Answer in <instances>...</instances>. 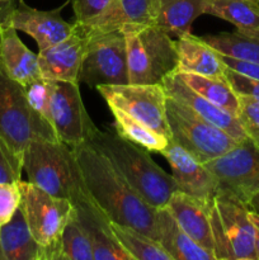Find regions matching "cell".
I'll return each mask as SVG.
<instances>
[{
  "mask_svg": "<svg viewBox=\"0 0 259 260\" xmlns=\"http://www.w3.org/2000/svg\"><path fill=\"white\" fill-rule=\"evenodd\" d=\"M88 30L90 38L79 74V84L84 83L95 89L99 85L128 84L123 32L121 29Z\"/></svg>",
  "mask_w": 259,
  "mask_h": 260,
  "instance_id": "9c48e42d",
  "label": "cell"
},
{
  "mask_svg": "<svg viewBox=\"0 0 259 260\" xmlns=\"http://www.w3.org/2000/svg\"><path fill=\"white\" fill-rule=\"evenodd\" d=\"M96 89L109 109H119L170 140L167 119L168 95L161 84L128 83L99 85Z\"/></svg>",
  "mask_w": 259,
  "mask_h": 260,
  "instance_id": "30bf717a",
  "label": "cell"
},
{
  "mask_svg": "<svg viewBox=\"0 0 259 260\" xmlns=\"http://www.w3.org/2000/svg\"><path fill=\"white\" fill-rule=\"evenodd\" d=\"M58 260H93V248L89 236L75 215L69 221L61 235Z\"/></svg>",
  "mask_w": 259,
  "mask_h": 260,
  "instance_id": "f546056e",
  "label": "cell"
},
{
  "mask_svg": "<svg viewBox=\"0 0 259 260\" xmlns=\"http://www.w3.org/2000/svg\"><path fill=\"white\" fill-rule=\"evenodd\" d=\"M50 108L56 137L70 147L89 141L98 129L84 106L79 83L51 80Z\"/></svg>",
  "mask_w": 259,
  "mask_h": 260,
  "instance_id": "7c38bea8",
  "label": "cell"
},
{
  "mask_svg": "<svg viewBox=\"0 0 259 260\" xmlns=\"http://www.w3.org/2000/svg\"><path fill=\"white\" fill-rule=\"evenodd\" d=\"M20 188L17 183L0 184V226L12 220L20 206Z\"/></svg>",
  "mask_w": 259,
  "mask_h": 260,
  "instance_id": "836d02e7",
  "label": "cell"
},
{
  "mask_svg": "<svg viewBox=\"0 0 259 260\" xmlns=\"http://www.w3.org/2000/svg\"><path fill=\"white\" fill-rule=\"evenodd\" d=\"M17 32L12 25H5L3 29L0 65L12 80L25 86L43 76L38 63V53L32 52L18 37Z\"/></svg>",
  "mask_w": 259,
  "mask_h": 260,
  "instance_id": "ffe728a7",
  "label": "cell"
},
{
  "mask_svg": "<svg viewBox=\"0 0 259 260\" xmlns=\"http://www.w3.org/2000/svg\"><path fill=\"white\" fill-rule=\"evenodd\" d=\"M75 216L93 248V260H132L112 230L111 220L93 200L74 205Z\"/></svg>",
  "mask_w": 259,
  "mask_h": 260,
  "instance_id": "e0dca14e",
  "label": "cell"
},
{
  "mask_svg": "<svg viewBox=\"0 0 259 260\" xmlns=\"http://www.w3.org/2000/svg\"><path fill=\"white\" fill-rule=\"evenodd\" d=\"M65 4L52 10H40L29 7L23 0H17L9 15V25L27 33L36 41L38 50H45L74 33L75 22L69 23L61 17Z\"/></svg>",
  "mask_w": 259,
  "mask_h": 260,
  "instance_id": "4fadbf2b",
  "label": "cell"
},
{
  "mask_svg": "<svg viewBox=\"0 0 259 260\" xmlns=\"http://www.w3.org/2000/svg\"><path fill=\"white\" fill-rule=\"evenodd\" d=\"M91 200L112 222L130 226L157 241L156 213L122 177L111 160L89 141L71 147Z\"/></svg>",
  "mask_w": 259,
  "mask_h": 260,
  "instance_id": "6da1fadb",
  "label": "cell"
},
{
  "mask_svg": "<svg viewBox=\"0 0 259 260\" xmlns=\"http://www.w3.org/2000/svg\"><path fill=\"white\" fill-rule=\"evenodd\" d=\"M165 207L169 210L178 225L196 243L215 255V244L208 215V201L175 190Z\"/></svg>",
  "mask_w": 259,
  "mask_h": 260,
  "instance_id": "ac0fdd59",
  "label": "cell"
},
{
  "mask_svg": "<svg viewBox=\"0 0 259 260\" xmlns=\"http://www.w3.org/2000/svg\"><path fill=\"white\" fill-rule=\"evenodd\" d=\"M157 27L177 37L192 32L193 22L205 14L208 0H159Z\"/></svg>",
  "mask_w": 259,
  "mask_h": 260,
  "instance_id": "d4e9b609",
  "label": "cell"
},
{
  "mask_svg": "<svg viewBox=\"0 0 259 260\" xmlns=\"http://www.w3.org/2000/svg\"><path fill=\"white\" fill-rule=\"evenodd\" d=\"M29 104L36 113L52 128L51 124V80L40 78L24 86ZM53 129V128H52Z\"/></svg>",
  "mask_w": 259,
  "mask_h": 260,
  "instance_id": "4dcf8cb0",
  "label": "cell"
},
{
  "mask_svg": "<svg viewBox=\"0 0 259 260\" xmlns=\"http://www.w3.org/2000/svg\"><path fill=\"white\" fill-rule=\"evenodd\" d=\"M205 14L231 23L243 35L259 38V0H208Z\"/></svg>",
  "mask_w": 259,
  "mask_h": 260,
  "instance_id": "cb8c5ba5",
  "label": "cell"
},
{
  "mask_svg": "<svg viewBox=\"0 0 259 260\" xmlns=\"http://www.w3.org/2000/svg\"><path fill=\"white\" fill-rule=\"evenodd\" d=\"M205 165L217 179V192L235 197L246 206L259 193V150L249 137Z\"/></svg>",
  "mask_w": 259,
  "mask_h": 260,
  "instance_id": "8fae6325",
  "label": "cell"
},
{
  "mask_svg": "<svg viewBox=\"0 0 259 260\" xmlns=\"http://www.w3.org/2000/svg\"><path fill=\"white\" fill-rule=\"evenodd\" d=\"M248 207H249V210L253 211V212L259 213V193L251 198L250 202L248 203Z\"/></svg>",
  "mask_w": 259,
  "mask_h": 260,
  "instance_id": "ab89813d",
  "label": "cell"
},
{
  "mask_svg": "<svg viewBox=\"0 0 259 260\" xmlns=\"http://www.w3.org/2000/svg\"><path fill=\"white\" fill-rule=\"evenodd\" d=\"M207 42L218 53L248 62L259 63V38L238 32H222L218 35L203 36Z\"/></svg>",
  "mask_w": 259,
  "mask_h": 260,
  "instance_id": "f1b7e54d",
  "label": "cell"
},
{
  "mask_svg": "<svg viewBox=\"0 0 259 260\" xmlns=\"http://www.w3.org/2000/svg\"><path fill=\"white\" fill-rule=\"evenodd\" d=\"M5 23L3 22L2 19H0V47H2V40H3V29H4V27H5Z\"/></svg>",
  "mask_w": 259,
  "mask_h": 260,
  "instance_id": "60d3db41",
  "label": "cell"
},
{
  "mask_svg": "<svg viewBox=\"0 0 259 260\" xmlns=\"http://www.w3.org/2000/svg\"><path fill=\"white\" fill-rule=\"evenodd\" d=\"M216 260H256L250 210L235 197L217 192L208 201Z\"/></svg>",
  "mask_w": 259,
  "mask_h": 260,
  "instance_id": "5b68a950",
  "label": "cell"
},
{
  "mask_svg": "<svg viewBox=\"0 0 259 260\" xmlns=\"http://www.w3.org/2000/svg\"><path fill=\"white\" fill-rule=\"evenodd\" d=\"M76 23H85L102 14L112 0H70Z\"/></svg>",
  "mask_w": 259,
  "mask_h": 260,
  "instance_id": "e575fe53",
  "label": "cell"
},
{
  "mask_svg": "<svg viewBox=\"0 0 259 260\" xmlns=\"http://www.w3.org/2000/svg\"><path fill=\"white\" fill-rule=\"evenodd\" d=\"M159 7V0H112L102 14L79 24L91 30H112L121 29L124 25L155 24Z\"/></svg>",
  "mask_w": 259,
  "mask_h": 260,
  "instance_id": "d6986e66",
  "label": "cell"
},
{
  "mask_svg": "<svg viewBox=\"0 0 259 260\" xmlns=\"http://www.w3.org/2000/svg\"><path fill=\"white\" fill-rule=\"evenodd\" d=\"M111 112L114 117L113 124L116 134L123 139L144 147L147 151L157 152V154H161L163 150L169 144V139L167 136L150 128L149 126L137 121L136 118L128 116L124 112L116 108H112Z\"/></svg>",
  "mask_w": 259,
  "mask_h": 260,
  "instance_id": "4316f807",
  "label": "cell"
},
{
  "mask_svg": "<svg viewBox=\"0 0 259 260\" xmlns=\"http://www.w3.org/2000/svg\"><path fill=\"white\" fill-rule=\"evenodd\" d=\"M0 260H3V258H2V250H0Z\"/></svg>",
  "mask_w": 259,
  "mask_h": 260,
  "instance_id": "b9f144b4",
  "label": "cell"
},
{
  "mask_svg": "<svg viewBox=\"0 0 259 260\" xmlns=\"http://www.w3.org/2000/svg\"><path fill=\"white\" fill-rule=\"evenodd\" d=\"M23 159L0 139V184L22 180Z\"/></svg>",
  "mask_w": 259,
  "mask_h": 260,
  "instance_id": "d6a6232c",
  "label": "cell"
},
{
  "mask_svg": "<svg viewBox=\"0 0 259 260\" xmlns=\"http://www.w3.org/2000/svg\"><path fill=\"white\" fill-rule=\"evenodd\" d=\"M20 208L33 238L42 249V260L60 259L61 235L75 215L70 201L51 196L30 182L19 180Z\"/></svg>",
  "mask_w": 259,
  "mask_h": 260,
  "instance_id": "8992f818",
  "label": "cell"
},
{
  "mask_svg": "<svg viewBox=\"0 0 259 260\" xmlns=\"http://www.w3.org/2000/svg\"><path fill=\"white\" fill-rule=\"evenodd\" d=\"M174 73L183 83L198 94L238 116L239 95L233 90L225 76H205L179 70H175Z\"/></svg>",
  "mask_w": 259,
  "mask_h": 260,
  "instance_id": "484cf974",
  "label": "cell"
},
{
  "mask_svg": "<svg viewBox=\"0 0 259 260\" xmlns=\"http://www.w3.org/2000/svg\"><path fill=\"white\" fill-rule=\"evenodd\" d=\"M156 233L157 241L172 260H216L178 225L165 206L157 208Z\"/></svg>",
  "mask_w": 259,
  "mask_h": 260,
  "instance_id": "7402d4cb",
  "label": "cell"
},
{
  "mask_svg": "<svg viewBox=\"0 0 259 260\" xmlns=\"http://www.w3.org/2000/svg\"><path fill=\"white\" fill-rule=\"evenodd\" d=\"M89 142L111 160L142 200L154 208L167 206L173 193L178 190L173 175L159 167L144 147L113 132L99 129Z\"/></svg>",
  "mask_w": 259,
  "mask_h": 260,
  "instance_id": "7a4b0ae2",
  "label": "cell"
},
{
  "mask_svg": "<svg viewBox=\"0 0 259 260\" xmlns=\"http://www.w3.org/2000/svg\"><path fill=\"white\" fill-rule=\"evenodd\" d=\"M130 84H161L178 70L175 42L156 24L124 25Z\"/></svg>",
  "mask_w": 259,
  "mask_h": 260,
  "instance_id": "277c9868",
  "label": "cell"
},
{
  "mask_svg": "<svg viewBox=\"0 0 259 260\" xmlns=\"http://www.w3.org/2000/svg\"><path fill=\"white\" fill-rule=\"evenodd\" d=\"M167 119L170 140L201 162L225 154L240 142L169 96L167 99Z\"/></svg>",
  "mask_w": 259,
  "mask_h": 260,
  "instance_id": "ba28073f",
  "label": "cell"
},
{
  "mask_svg": "<svg viewBox=\"0 0 259 260\" xmlns=\"http://www.w3.org/2000/svg\"><path fill=\"white\" fill-rule=\"evenodd\" d=\"M76 24L78 28L75 32L65 40L38 51V63L45 79L79 83V74L88 48L90 33L79 23Z\"/></svg>",
  "mask_w": 259,
  "mask_h": 260,
  "instance_id": "5bb4252c",
  "label": "cell"
},
{
  "mask_svg": "<svg viewBox=\"0 0 259 260\" xmlns=\"http://www.w3.org/2000/svg\"><path fill=\"white\" fill-rule=\"evenodd\" d=\"M17 0H0V19L9 25V15Z\"/></svg>",
  "mask_w": 259,
  "mask_h": 260,
  "instance_id": "74e56055",
  "label": "cell"
},
{
  "mask_svg": "<svg viewBox=\"0 0 259 260\" xmlns=\"http://www.w3.org/2000/svg\"><path fill=\"white\" fill-rule=\"evenodd\" d=\"M0 139L23 159L32 140H57L53 129L36 113L24 86L12 80L0 65Z\"/></svg>",
  "mask_w": 259,
  "mask_h": 260,
  "instance_id": "52a82bcc",
  "label": "cell"
},
{
  "mask_svg": "<svg viewBox=\"0 0 259 260\" xmlns=\"http://www.w3.org/2000/svg\"><path fill=\"white\" fill-rule=\"evenodd\" d=\"M225 78L238 95L259 99V80L241 75L228 68L225 69Z\"/></svg>",
  "mask_w": 259,
  "mask_h": 260,
  "instance_id": "d590c367",
  "label": "cell"
},
{
  "mask_svg": "<svg viewBox=\"0 0 259 260\" xmlns=\"http://www.w3.org/2000/svg\"><path fill=\"white\" fill-rule=\"evenodd\" d=\"M238 117L246 136L259 150V99L239 95Z\"/></svg>",
  "mask_w": 259,
  "mask_h": 260,
  "instance_id": "1f68e13d",
  "label": "cell"
},
{
  "mask_svg": "<svg viewBox=\"0 0 259 260\" xmlns=\"http://www.w3.org/2000/svg\"><path fill=\"white\" fill-rule=\"evenodd\" d=\"M0 250L3 260H42V249L33 238L20 206L12 220L0 226Z\"/></svg>",
  "mask_w": 259,
  "mask_h": 260,
  "instance_id": "603a6c76",
  "label": "cell"
},
{
  "mask_svg": "<svg viewBox=\"0 0 259 260\" xmlns=\"http://www.w3.org/2000/svg\"><path fill=\"white\" fill-rule=\"evenodd\" d=\"M112 230L132 260H172L159 241L130 228L112 222Z\"/></svg>",
  "mask_w": 259,
  "mask_h": 260,
  "instance_id": "83f0119b",
  "label": "cell"
},
{
  "mask_svg": "<svg viewBox=\"0 0 259 260\" xmlns=\"http://www.w3.org/2000/svg\"><path fill=\"white\" fill-rule=\"evenodd\" d=\"M161 85L164 86L165 93L169 98L179 102L198 117L225 131L236 141H243L248 137L236 114L231 113L228 109L212 103L207 98L198 94L187 84L183 83L175 73L165 76L161 81Z\"/></svg>",
  "mask_w": 259,
  "mask_h": 260,
  "instance_id": "9a60e30c",
  "label": "cell"
},
{
  "mask_svg": "<svg viewBox=\"0 0 259 260\" xmlns=\"http://www.w3.org/2000/svg\"><path fill=\"white\" fill-rule=\"evenodd\" d=\"M175 42L178 53V70L205 76H225V63L215 48L202 37L190 33L179 36Z\"/></svg>",
  "mask_w": 259,
  "mask_h": 260,
  "instance_id": "44dd1931",
  "label": "cell"
},
{
  "mask_svg": "<svg viewBox=\"0 0 259 260\" xmlns=\"http://www.w3.org/2000/svg\"><path fill=\"white\" fill-rule=\"evenodd\" d=\"M161 155L170 165L178 190L206 201L217 193L218 182L213 173L182 146L169 140Z\"/></svg>",
  "mask_w": 259,
  "mask_h": 260,
  "instance_id": "2e32d148",
  "label": "cell"
},
{
  "mask_svg": "<svg viewBox=\"0 0 259 260\" xmlns=\"http://www.w3.org/2000/svg\"><path fill=\"white\" fill-rule=\"evenodd\" d=\"M221 58H222L226 68L230 69V70L235 71V73L238 74H241V75L244 76H248V78L259 80V63L238 60V58H234L225 55H221Z\"/></svg>",
  "mask_w": 259,
  "mask_h": 260,
  "instance_id": "8d00e7d4",
  "label": "cell"
},
{
  "mask_svg": "<svg viewBox=\"0 0 259 260\" xmlns=\"http://www.w3.org/2000/svg\"><path fill=\"white\" fill-rule=\"evenodd\" d=\"M250 218L254 223V228H255V241H254V246H255L256 260H259V213L250 211Z\"/></svg>",
  "mask_w": 259,
  "mask_h": 260,
  "instance_id": "f35d334b",
  "label": "cell"
},
{
  "mask_svg": "<svg viewBox=\"0 0 259 260\" xmlns=\"http://www.w3.org/2000/svg\"><path fill=\"white\" fill-rule=\"evenodd\" d=\"M28 182L73 205L90 201L73 149L60 140L36 139L23 154Z\"/></svg>",
  "mask_w": 259,
  "mask_h": 260,
  "instance_id": "3957f363",
  "label": "cell"
}]
</instances>
